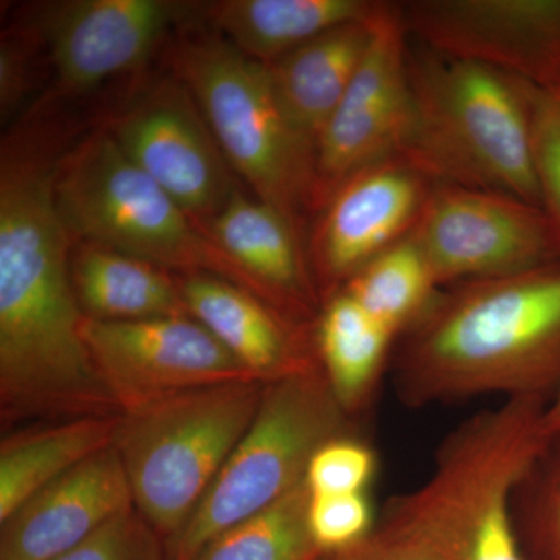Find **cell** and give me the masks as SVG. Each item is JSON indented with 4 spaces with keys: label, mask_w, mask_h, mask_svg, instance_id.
Masks as SVG:
<instances>
[{
    "label": "cell",
    "mask_w": 560,
    "mask_h": 560,
    "mask_svg": "<svg viewBox=\"0 0 560 560\" xmlns=\"http://www.w3.org/2000/svg\"><path fill=\"white\" fill-rule=\"evenodd\" d=\"M81 127L32 106L0 145V418L5 427L119 416L84 345L72 279L73 241L55 172Z\"/></svg>",
    "instance_id": "cell-1"
},
{
    "label": "cell",
    "mask_w": 560,
    "mask_h": 560,
    "mask_svg": "<svg viewBox=\"0 0 560 560\" xmlns=\"http://www.w3.org/2000/svg\"><path fill=\"white\" fill-rule=\"evenodd\" d=\"M394 385L407 407L560 388V260L441 289L400 335Z\"/></svg>",
    "instance_id": "cell-2"
},
{
    "label": "cell",
    "mask_w": 560,
    "mask_h": 560,
    "mask_svg": "<svg viewBox=\"0 0 560 560\" xmlns=\"http://www.w3.org/2000/svg\"><path fill=\"white\" fill-rule=\"evenodd\" d=\"M408 69L412 119L400 156L434 183L503 191L540 206L528 83L433 50L410 54Z\"/></svg>",
    "instance_id": "cell-3"
},
{
    "label": "cell",
    "mask_w": 560,
    "mask_h": 560,
    "mask_svg": "<svg viewBox=\"0 0 560 560\" xmlns=\"http://www.w3.org/2000/svg\"><path fill=\"white\" fill-rule=\"evenodd\" d=\"M162 58L194 95L235 176L304 234L319 208L316 145L287 116L267 65L191 25L176 31Z\"/></svg>",
    "instance_id": "cell-4"
},
{
    "label": "cell",
    "mask_w": 560,
    "mask_h": 560,
    "mask_svg": "<svg viewBox=\"0 0 560 560\" xmlns=\"http://www.w3.org/2000/svg\"><path fill=\"white\" fill-rule=\"evenodd\" d=\"M548 399L514 397L448 434L429 480L393 499L447 560H526L514 493L550 444Z\"/></svg>",
    "instance_id": "cell-5"
},
{
    "label": "cell",
    "mask_w": 560,
    "mask_h": 560,
    "mask_svg": "<svg viewBox=\"0 0 560 560\" xmlns=\"http://www.w3.org/2000/svg\"><path fill=\"white\" fill-rule=\"evenodd\" d=\"M54 189L72 241L106 246L179 276H215L259 296L208 230L138 167L102 124L62 154Z\"/></svg>",
    "instance_id": "cell-6"
},
{
    "label": "cell",
    "mask_w": 560,
    "mask_h": 560,
    "mask_svg": "<svg viewBox=\"0 0 560 560\" xmlns=\"http://www.w3.org/2000/svg\"><path fill=\"white\" fill-rule=\"evenodd\" d=\"M267 383L241 381L121 412L114 448L136 511L165 545L186 528L249 429Z\"/></svg>",
    "instance_id": "cell-7"
},
{
    "label": "cell",
    "mask_w": 560,
    "mask_h": 560,
    "mask_svg": "<svg viewBox=\"0 0 560 560\" xmlns=\"http://www.w3.org/2000/svg\"><path fill=\"white\" fill-rule=\"evenodd\" d=\"M342 410L319 366L268 382L259 411L186 528L165 545L167 560H191L221 530L267 510L305 480L320 445L349 436Z\"/></svg>",
    "instance_id": "cell-8"
},
{
    "label": "cell",
    "mask_w": 560,
    "mask_h": 560,
    "mask_svg": "<svg viewBox=\"0 0 560 560\" xmlns=\"http://www.w3.org/2000/svg\"><path fill=\"white\" fill-rule=\"evenodd\" d=\"M102 125L201 226L241 187L200 106L171 70L140 81Z\"/></svg>",
    "instance_id": "cell-9"
},
{
    "label": "cell",
    "mask_w": 560,
    "mask_h": 560,
    "mask_svg": "<svg viewBox=\"0 0 560 560\" xmlns=\"http://www.w3.org/2000/svg\"><path fill=\"white\" fill-rule=\"evenodd\" d=\"M441 289L560 260L545 210L503 191L436 184L411 232Z\"/></svg>",
    "instance_id": "cell-10"
},
{
    "label": "cell",
    "mask_w": 560,
    "mask_h": 560,
    "mask_svg": "<svg viewBox=\"0 0 560 560\" xmlns=\"http://www.w3.org/2000/svg\"><path fill=\"white\" fill-rule=\"evenodd\" d=\"M194 9L167 0H70L40 7L31 21L54 72L46 94L69 103L106 81L142 72L156 55L162 57Z\"/></svg>",
    "instance_id": "cell-11"
},
{
    "label": "cell",
    "mask_w": 560,
    "mask_h": 560,
    "mask_svg": "<svg viewBox=\"0 0 560 560\" xmlns=\"http://www.w3.org/2000/svg\"><path fill=\"white\" fill-rule=\"evenodd\" d=\"M81 335L121 412L190 390L257 381L191 316L130 323L84 318Z\"/></svg>",
    "instance_id": "cell-12"
},
{
    "label": "cell",
    "mask_w": 560,
    "mask_h": 560,
    "mask_svg": "<svg viewBox=\"0 0 560 560\" xmlns=\"http://www.w3.org/2000/svg\"><path fill=\"white\" fill-rule=\"evenodd\" d=\"M408 33L399 3L385 2L363 61L316 145L318 212L342 180L400 153L412 119Z\"/></svg>",
    "instance_id": "cell-13"
},
{
    "label": "cell",
    "mask_w": 560,
    "mask_h": 560,
    "mask_svg": "<svg viewBox=\"0 0 560 560\" xmlns=\"http://www.w3.org/2000/svg\"><path fill=\"white\" fill-rule=\"evenodd\" d=\"M436 184L400 154L342 180L312 220L305 238L324 302L371 260L411 235Z\"/></svg>",
    "instance_id": "cell-14"
},
{
    "label": "cell",
    "mask_w": 560,
    "mask_h": 560,
    "mask_svg": "<svg viewBox=\"0 0 560 560\" xmlns=\"http://www.w3.org/2000/svg\"><path fill=\"white\" fill-rule=\"evenodd\" d=\"M401 11L430 50L560 90V0H418Z\"/></svg>",
    "instance_id": "cell-15"
},
{
    "label": "cell",
    "mask_w": 560,
    "mask_h": 560,
    "mask_svg": "<svg viewBox=\"0 0 560 560\" xmlns=\"http://www.w3.org/2000/svg\"><path fill=\"white\" fill-rule=\"evenodd\" d=\"M132 510L127 471L110 445L39 490L0 523V560L61 558Z\"/></svg>",
    "instance_id": "cell-16"
},
{
    "label": "cell",
    "mask_w": 560,
    "mask_h": 560,
    "mask_svg": "<svg viewBox=\"0 0 560 560\" xmlns=\"http://www.w3.org/2000/svg\"><path fill=\"white\" fill-rule=\"evenodd\" d=\"M206 230L248 276L260 300L291 323L315 327L324 301L305 237L279 210L238 187Z\"/></svg>",
    "instance_id": "cell-17"
},
{
    "label": "cell",
    "mask_w": 560,
    "mask_h": 560,
    "mask_svg": "<svg viewBox=\"0 0 560 560\" xmlns=\"http://www.w3.org/2000/svg\"><path fill=\"white\" fill-rule=\"evenodd\" d=\"M191 318L250 375L275 382L319 366L315 327L291 323L250 291L210 275L179 276Z\"/></svg>",
    "instance_id": "cell-18"
},
{
    "label": "cell",
    "mask_w": 560,
    "mask_h": 560,
    "mask_svg": "<svg viewBox=\"0 0 560 560\" xmlns=\"http://www.w3.org/2000/svg\"><path fill=\"white\" fill-rule=\"evenodd\" d=\"M381 11L320 33L267 65L287 116L315 145L363 61Z\"/></svg>",
    "instance_id": "cell-19"
},
{
    "label": "cell",
    "mask_w": 560,
    "mask_h": 560,
    "mask_svg": "<svg viewBox=\"0 0 560 560\" xmlns=\"http://www.w3.org/2000/svg\"><path fill=\"white\" fill-rule=\"evenodd\" d=\"M70 279L84 318L130 323L190 316L179 275L106 246L73 241Z\"/></svg>",
    "instance_id": "cell-20"
},
{
    "label": "cell",
    "mask_w": 560,
    "mask_h": 560,
    "mask_svg": "<svg viewBox=\"0 0 560 560\" xmlns=\"http://www.w3.org/2000/svg\"><path fill=\"white\" fill-rule=\"evenodd\" d=\"M382 7L372 0H220L201 10L232 46L270 65L320 33L371 20Z\"/></svg>",
    "instance_id": "cell-21"
},
{
    "label": "cell",
    "mask_w": 560,
    "mask_h": 560,
    "mask_svg": "<svg viewBox=\"0 0 560 560\" xmlns=\"http://www.w3.org/2000/svg\"><path fill=\"white\" fill-rule=\"evenodd\" d=\"M119 416L36 423L5 434L0 444V523L50 482L110 447Z\"/></svg>",
    "instance_id": "cell-22"
},
{
    "label": "cell",
    "mask_w": 560,
    "mask_h": 560,
    "mask_svg": "<svg viewBox=\"0 0 560 560\" xmlns=\"http://www.w3.org/2000/svg\"><path fill=\"white\" fill-rule=\"evenodd\" d=\"M397 337L345 291L324 302L315 324L320 370L350 418L370 407Z\"/></svg>",
    "instance_id": "cell-23"
},
{
    "label": "cell",
    "mask_w": 560,
    "mask_h": 560,
    "mask_svg": "<svg viewBox=\"0 0 560 560\" xmlns=\"http://www.w3.org/2000/svg\"><path fill=\"white\" fill-rule=\"evenodd\" d=\"M440 290L429 261L408 235L361 268L341 291L400 337L430 307Z\"/></svg>",
    "instance_id": "cell-24"
},
{
    "label": "cell",
    "mask_w": 560,
    "mask_h": 560,
    "mask_svg": "<svg viewBox=\"0 0 560 560\" xmlns=\"http://www.w3.org/2000/svg\"><path fill=\"white\" fill-rule=\"evenodd\" d=\"M305 481L267 510L221 530L191 560H315Z\"/></svg>",
    "instance_id": "cell-25"
},
{
    "label": "cell",
    "mask_w": 560,
    "mask_h": 560,
    "mask_svg": "<svg viewBox=\"0 0 560 560\" xmlns=\"http://www.w3.org/2000/svg\"><path fill=\"white\" fill-rule=\"evenodd\" d=\"M514 517L526 560H560V433L517 486Z\"/></svg>",
    "instance_id": "cell-26"
},
{
    "label": "cell",
    "mask_w": 560,
    "mask_h": 560,
    "mask_svg": "<svg viewBox=\"0 0 560 560\" xmlns=\"http://www.w3.org/2000/svg\"><path fill=\"white\" fill-rule=\"evenodd\" d=\"M533 162L540 206L560 237V90L528 83Z\"/></svg>",
    "instance_id": "cell-27"
},
{
    "label": "cell",
    "mask_w": 560,
    "mask_h": 560,
    "mask_svg": "<svg viewBox=\"0 0 560 560\" xmlns=\"http://www.w3.org/2000/svg\"><path fill=\"white\" fill-rule=\"evenodd\" d=\"M375 470L374 451L349 434L320 445L308 463L304 481L312 495L366 493Z\"/></svg>",
    "instance_id": "cell-28"
},
{
    "label": "cell",
    "mask_w": 560,
    "mask_h": 560,
    "mask_svg": "<svg viewBox=\"0 0 560 560\" xmlns=\"http://www.w3.org/2000/svg\"><path fill=\"white\" fill-rule=\"evenodd\" d=\"M308 530L320 556L352 548L374 529V511L366 493L312 495Z\"/></svg>",
    "instance_id": "cell-29"
},
{
    "label": "cell",
    "mask_w": 560,
    "mask_h": 560,
    "mask_svg": "<svg viewBox=\"0 0 560 560\" xmlns=\"http://www.w3.org/2000/svg\"><path fill=\"white\" fill-rule=\"evenodd\" d=\"M323 560H447L418 523L393 501L386 504L381 521L370 536L348 550L320 556Z\"/></svg>",
    "instance_id": "cell-30"
},
{
    "label": "cell",
    "mask_w": 560,
    "mask_h": 560,
    "mask_svg": "<svg viewBox=\"0 0 560 560\" xmlns=\"http://www.w3.org/2000/svg\"><path fill=\"white\" fill-rule=\"evenodd\" d=\"M55 560H167L160 534L132 510Z\"/></svg>",
    "instance_id": "cell-31"
},
{
    "label": "cell",
    "mask_w": 560,
    "mask_h": 560,
    "mask_svg": "<svg viewBox=\"0 0 560 560\" xmlns=\"http://www.w3.org/2000/svg\"><path fill=\"white\" fill-rule=\"evenodd\" d=\"M40 40L31 20L22 21L3 32L0 46V113L2 121L18 116L22 103L27 101L35 80L36 58Z\"/></svg>",
    "instance_id": "cell-32"
},
{
    "label": "cell",
    "mask_w": 560,
    "mask_h": 560,
    "mask_svg": "<svg viewBox=\"0 0 560 560\" xmlns=\"http://www.w3.org/2000/svg\"><path fill=\"white\" fill-rule=\"evenodd\" d=\"M544 431L548 438L560 433V388L545 408Z\"/></svg>",
    "instance_id": "cell-33"
},
{
    "label": "cell",
    "mask_w": 560,
    "mask_h": 560,
    "mask_svg": "<svg viewBox=\"0 0 560 560\" xmlns=\"http://www.w3.org/2000/svg\"><path fill=\"white\" fill-rule=\"evenodd\" d=\"M315 560H323V559H320V556H319V558H318V559H315Z\"/></svg>",
    "instance_id": "cell-34"
}]
</instances>
